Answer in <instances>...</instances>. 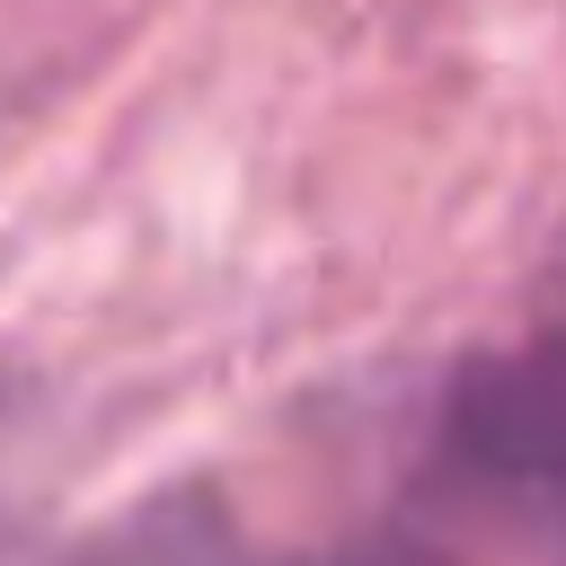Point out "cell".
Masks as SVG:
<instances>
[{"label":"cell","instance_id":"cell-1","mask_svg":"<svg viewBox=\"0 0 566 566\" xmlns=\"http://www.w3.org/2000/svg\"><path fill=\"white\" fill-rule=\"evenodd\" d=\"M451 442L469 469H486L504 486L566 495V345H522V354L486 363L451 398Z\"/></svg>","mask_w":566,"mask_h":566}]
</instances>
